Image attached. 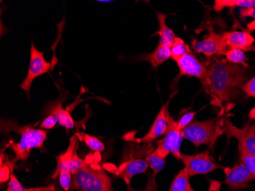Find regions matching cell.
Here are the masks:
<instances>
[{"label": "cell", "mask_w": 255, "mask_h": 191, "mask_svg": "<svg viewBox=\"0 0 255 191\" xmlns=\"http://www.w3.org/2000/svg\"><path fill=\"white\" fill-rule=\"evenodd\" d=\"M203 63L208 71L207 78L202 83L206 93L217 103L237 100L242 87L249 80L246 67L218 57L209 58Z\"/></svg>", "instance_id": "cell-1"}, {"label": "cell", "mask_w": 255, "mask_h": 191, "mask_svg": "<svg viewBox=\"0 0 255 191\" xmlns=\"http://www.w3.org/2000/svg\"><path fill=\"white\" fill-rule=\"evenodd\" d=\"M169 102L166 104L162 106V108L159 111L158 114L156 116L155 120L153 123L152 126L150 127L148 133L143 136L141 139L136 140V143L137 144L150 145L153 142L156 140L157 138L160 137L163 135L167 133V129H168V123H167V106H168Z\"/></svg>", "instance_id": "cell-14"}, {"label": "cell", "mask_w": 255, "mask_h": 191, "mask_svg": "<svg viewBox=\"0 0 255 191\" xmlns=\"http://www.w3.org/2000/svg\"><path fill=\"white\" fill-rule=\"evenodd\" d=\"M72 174L68 172H62L60 173L59 183L64 191L71 190L72 185Z\"/></svg>", "instance_id": "cell-28"}, {"label": "cell", "mask_w": 255, "mask_h": 191, "mask_svg": "<svg viewBox=\"0 0 255 191\" xmlns=\"http://www.w3.org/2000/svg\"><path fill=\"white\" fill-rule=\"evenodd\" d=\"M77 136H74L70 139V145L67 151L57 157V168L52 175V178L56 179L62 172H68L74 175L89 165L88 162L78 157L77 155Z\"/></svg>", "instance_id": "cell-9"}, {"label": "cell", "mask_w": 255, "mask_h": 191, "mask_svg": "<svg viewBox=\"0 0 255 191\" xmlns=\"http://www.w3.org/2000/svg\"><path fill=\"white\" fill-rule=\"evenodd\" d=\"M248 29L250 32L252 31H255V21H251V22L248 23L247 24Z\"/></svg>", "instance_id": "cell-33"}, {"label": "cell", "mask_w": 255, "mask_h": 191, "mask_svg": "<svg viewBox=\"0 0 255 191\" xmlns=\"http://www.w3.org/2000/svg\"><path fill=\"white\" fill-rule=\"evenodd\" d=\"M180 74L179 76H188L200 79L201 83L207 78V68L204 63L201 62L193 52L187 53L177 61Z\"/></svg>", "instance_id": "cell-12"}, {"label": "cell", "mask_w": 255, "mask_h": 191, "mask_svg": "<svg viewBox=\"0 0 255 191\" xmlns=\"http://www.w3.org/2000/svg\"><path fill=\"white\" fill-rule=\"evenodd\" d=\"M71 190L80 191H116L111 179L103 169H96L89 164L72 175Z\"/></svg>", "instance_id": "cell-4"}, {"label": "cell", "mask_w": 255, "mask_h": 191, "mask_svg": "<svg viewBox=\"0 0 255 191\" xmlns=\"http://www.w3.org/2000/svg\"><path fill=\"white\" fill-rule=\"evenodd\" d=\"M145 160L148 163L149 167L153 171V177L155 178L159 172L165 168V159L160 157L155 151H153L145 157Z\"/></svg>", "instance_id": "cell-23"}, {"label": "cell", "mask_w": 255, "mask_h": 191, "mask_svg": "<svg viewBox=\"0 0 255 191\" xmlns=\"http://www.w3.org/2000/svg\"><path fill=\"white\" fill-rule=\"evenodd\" d=\"M35 191H56L54 185H51V186L44 187V188H39L38 190Z\"/></svg>", "instance_id": "cell-32"}, {"label": "cell", "mask_w": 255, "mask_h": 191, "mask_svg": "<svg viewBox=\"0 0 255 191\" xmlns=\"http://www.w3.org/2000/svg\"><path fill=\"white\" fill-rule=\"evenodd\" d=\"M50 69H51V64L46 61L44 53L38 51L32 41L28 74L20 85V87L26 92L28 99L30 98V89H31V83L37 77L48 73Z\"/></svg>", "instance_id": "cell-11"}, {"label": "cell", "mask_w": 255, "mask_h": 191, "mask_svg": "<svg viewBox=\"0 0 255 191\" xmlns=\"http://www.w3.org/2000/svg\"><path fill=\"white\" fill-rule=\"evenodd\" d=\"M180 161L187 171L189 176L207 175L217 169H221L220 165H216L210 158V150L200 152L196 155H188L181 153Z\"/></svg>", "instance_id": "cell-10"}, {"label": "cell", "mask_w": 255, "mask_h": 191, "mask_svg": "<svg viewBox=\"0 0 255 191\" xmlns=\"http://www.w3.org/2000/svg\"><path fill=\"white\" fill-rule=\"evenodd\" d=\"M79 136L85 142V144L94 152H103L105 149V146L103 142L95 136H90L84 133H79Z\"/></svg>", "instance_id": "cell-24"}, {"label": "cell", "mask_w": 255, "mask_h": 191, "mask_svg": "<svg viewBox=\"0 0 255 191\" xmlns=\"http://www.w3.org/2000/svg\"><path fill=\"white\" fill-rule=\"evenodd\" d=\"M228 47L237 48V49L246 51H252L254 50V43L255 39L250 31H230L223 33Z\"/></svg>", "instance_id": "cell-15"}, {"label": "cell", "mask_w": 255, "mask_h": 191, "mask_svg": "<svg viewBox=\"0 0 255 191\" xmlns=\"http://www.w3.org/2000/svg\"><path fill=\"white\" fill-rule=\"evenodd\" d=\"M223 118V114L220 113L217 117L208 119L206 121H199L194 119L182 131L183 139L193 143L196 149L203 145L212 149L214 147L218 139L224 135Z\"/></svg>", "instance_id": "cell-2"}, {"label": "cell", "mask_w": 255, "mask_h": 191, "mask_svg": "<svg viewBox=\"0 0 255 191\" xmlns=\"http://www.w3.org/2000/svg\"><path fill=\"white\" fill-rule=\"evenodd\" d=\"M239 149L241 162L247 167L255 178V156L248 152L244 148L239 145Z\"/></svg>", "instance_id": "cell-25"}, {"label": "cell", "mask_w": 255, "mask_h": 191, "mask_svg": "<svg viewBox=\"0 0 255 191\" xmlns=\"http://www.w3.org/2000/svg\"><path fill=\"white\" fill-rule=\"evenodd\" d=\"M170 48L171 58L174 61H177L187 53L192 52L188 44H186V42L182 38H178V37H176L174 38Z\"/></svg>", "instance_id": "cell-22"}, {"label": "cell", "mask_w": 255, "mask_h": 191, "mask_svg": "<svg viewBox=\"0 0 255 191\" xmlns=\"http://www.w3.org/2000/svg\"><path fill=\"white\" fill-rule=\"evenodd\" d=\"M242 91L247 95V97L255 99V76L245 83L242 87Z\"/></svg>", "instance_id": "cell-29"}, {"label": "cell", "mask_w": 255, "mask_h": 191, "mask_svg": "<svg viewBox=\"0 0 255 191\" xmlns=\"http://www.w3.org/2000/svg\"><path fill=\"white\" fill-rule=\"evenodd\" d=\"M167 17V14L157 12V18L159 24V31L157 33L160 36L158 44H163V45H167L170 47L176 36L174 32L167 26V23H166Z\"/></svg>", "instance_id": "cell-18"}, {"label": "cell", "mask_w": 255, "mask_h": 191, "mask_svg": "<svg viewBox=\"0 0 255 191\" xmlns=\"http://www.w3.org/2000/svg\"><path fill=\"white\" fill-rule=\"evenodd\" d=\"M57 123H58V119H57V116H54V115L50 114L48 117H46L44 119V121L41 123L40 126H41V129L46 130V129H52L57 125Z\"/></svg>", "instance_id": "cell-30"}, {"label": "cell", "mask_w": 255, "mask_h": 191, "mask_svg": "<svg viewBox=\"0 0 255 191\" xmlns=\"http://www.w3.org/2000/svg\"><path fill=\"white\" fill-rule=\"evenodd\" d=\"M17 132L21 135L18 143L9 142V147L15 153L14 162L26 161L33 149H41L48 133L44 129H34L30 126L18 128Z\"/></svg>", "instance_id": "cell-5"}, {"label": "cell", "mask_w": 255, "mask_h": 191, "mask_svg": "<svg viewBox=\"0 0 255 191\" xmlns=\"http://www.w3.org/2000/svg\"><path fill=\"white\" fill-rule=\"evenodd\" d=\"M224 171L226 176L225 183L231 191L244 189L250 182L255 180V176L242 162L235 165L233 169L225 168Z\"/></svg>", "instance_id": "cell-13"}, {"label": "cell", "mask_w": 255, "mask_h": 191, "mask_svg": "<svg viewBox=\"0 0 255 191\" xmlns=\"http://www.w3.org/2000/svg\"><path fill=\"white\" fill-rule=\"evenodd\" d=\"M225 56H226V60L228 62L242 66L246 68L249 67V64L247 63L248 57H246V54L243 51H241L237 48L228 47Z\"/></svg>", "instance_id": "cell-21"}, {"label": "cell", "mask_w": 255, "mask_h": 191, "mask_svg": "<svg viewBox=\"0 0 255 191\" xmlns=\"http://www.w3.org/2000/svg\"><path fill=\"white\" fill-rule=\"evenodd\" d=\"M236 7L241 8H255V0H215L213 9L216 12H220L225 8L233 9Z\"/></svg>", "instance_id": "cell-19"}, {"label": "cell", "mask_w": 255, "mask_h": 191, "mask_svg": "<svg viewBox=\"0 0 255 191\" xmlns=\"http://www.w3.org/2000/svg\"><path fill=\"white\" fill-rule=\"evenodd\" d=\"M38 188H39L27 189V188H24L18 182V178L14 175L13 172H11L9 182L8 183V188L5 191H35L38 190Z\"/></svg>", "instance_id": "cell-26"}, {"label": "cell", "mask_w": 255, "mask_h": 191, "mask_svg": "<svg viewBox=\"0 0 255 191\" xmlns=\"http://www.w3.org/2000/svg\"><path fill=\"white\" fill-rule=\"evenodd\" d=\"M223 130L228 142L231 138H235L239 141V146L255 156V122L252 123L249 120L243 127L237 128L232 123L229 116L225 114L223 118Z\"/></svg>", "instance_id": "cell-6"}, {"label": "cell", "mask_w": 255, "mask_h": 191, "mask_svg": "<svg viewBox=\"0 0 255 191\" xmlns=\"http://www.w3.org/2000/svg\"><path fill=\"white\" fill-rule=\"evenodd\" d=\"M190 178L186 169H181L172 182L169 191H196L190 185Z\"/></svg>", "instance_id": "cell-20"}, {"label": "cell", "mask_w": 255, "mask_h": 191, "mask_svg": "<svg viewBox=\"0 0 255 191\" xmlns=\"http://www.w3.org/2000/svg\"><path fill=\"white\" fill-rule=\"evenodd\" d=\"M195 52L203 54L208 59L226 55L228 50L224 34L216 33L213 29H209L207 37L202 41L194 39L192 42Z\"/></svg>", "instance_id": "cell-8"}, {"label": "cell", "mask_w": 255, "mask_h": 191, "mask_svg": "<svg viewBox=\"0 0 255 191\" xmlns=\"http://www.w3.org/2000/svg\"><path fill=\"white\" fill-rule=\"evenodd\" d=\"M254 51H255V45L254 46V50H253Z\"/></svg>", "instance_id": "cell-34"}, {"label": "cell", "mask_w": 255, "mask_h": 191, "mask_svg": "<svg viewBox=\"0 0 255 191\" xmlns=\"http://www.w3.org/2000/svg\"><path fill=\"white\" fill-rule=\"evenodd\" d=\"M153 149L154 148L151 145L145 144L141 147L137 143L135 145H128L125 149L117 175L126 182L128 186H130V182L133 177L145 173L149 168L148 163L147 161L140 157L141 155L147 156L150 152L154 151Z\"/></svg>", "instance_id": "cell-3"}, {"label": "cell", "mask_w": 255, "mask_h": 191, "mask_svg": "<svg viewBox=\"0 0 255 191\" xmlns=\"http://www.w3.org/2000/svg\"><path fill=\"white\" fill-rule=\"evenodd\" d=\"M196 113V112H189V113L183 114L177 121H176L177 129L178 130L183 131L185 128L188 126L194 120Z\"/></svg>", "instance_id": "cell-27"}, {"label": "cell", "mask_w": 255, "mask_h": 191, "mask_svg": "<svg viewBox=\"0 0 255 191\" xmlns=\"http://www.w3.org/2000/svg\"><path fill=\"white\" fill-rule=\"evenodd\" d=\"M144 61L150 63L154 68H157L160 64L171 58V53L169 46L157 44L156 49L150 54H145L141 57Z\"/></svg>", "instance_id": "cell-16"}, {"label": "cell", "mask_w": 255, "mask_h": 191, "mask_svg": "<svg viewBox=\"0 0 255 191\" xmlns=\"http://www.w3.org/2000/svg\"><path fill=\"white\" fill-rule=\"evenodd\" d=\"M241 18H254L255 21V8H241L240 9Z\"/></svg>", "instance_id": "cell-31"}, {"label": "cell", "mask_w": 255, "mask_h": 191, "mask_svg": "<svg viewBox=\"0 0 255 191\" xmlns=\"http://www.w3.org/2000/svg\"><path fill=\"white\" fill-rule=\"evenodd\" d=\"M167 123L168 129L164 139L159 142L155 152L162 159H165L169 154L171 153L177 160L180 161V146L183 142V136L182 131L178 130L176 126V121L167 112Z\"/></svg>", "instance_id": "cell-7"}, {"label": "cell", "mask_w": 255, "mask_h": 191, "mask_svg": "<svg viewBox=\"0 0 255 191\" xmlns=\"http://www.w3.org/2000/svg\"><path fill=\"white\" fill-rule=\"evenodd\" d=\"M48 112L50 114L57 116L58 119V123L61 126L67 129H74V119L69 112L64 109L61 102L53 103L51 106L48 107Z\"/></svg>", "instance_id": "cell-17"}]
</instances>
